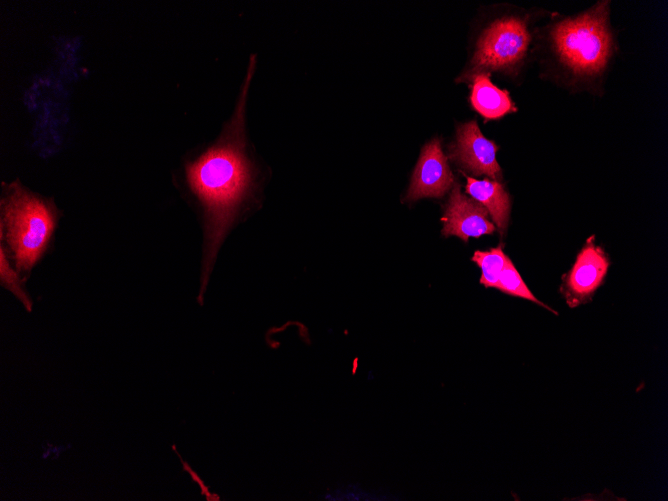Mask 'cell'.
<instances>
[{
	"mask_svg": "<svg viewBox=\"0 0 668 501\" xmlns=\"http://www.w3.org/2000/svg\"><path fill=\"white\" fill-rule=\"evenodd\" d=\"M255 68L251 58L239 101L231 120L217 142L186 165V180L204 212L203 286L217 252L237 212L249 195L255 178L246 154L245 104L249 82Z\"/></svg>",
	"mask_w": 668,
	"mask_h": 501,
	"instance_id": "obj_1",
	"label": "cell"
},
{
	"mask_svg": "<svg viewBox=\"0 0 668 501\" xmlns=\"http://www.w3.org/2000/svg\"><path fill=\"white\" fill-rule=\"evenodd\" d=\"M19 273L17 272L16 268L11 265L10 260L8 258V252L7 249L4 247V243L1 241L0 245V279H1V284L11 291L17 299L21 301V303L24 305V307L28 310L31 311L32 309V301L26 294L24 288H23V282L20 279Z\"/></svg>",
	"mask_w": 668,
	"mask_h": 501,
	"instance_id": "obj_13",
	"label": "cell"
},
{
	"mask_svg": "<svg viewBox=\"0 0 668 501\" xmlns=\"http://www.w3.org/2000/svg\"><path fill=\"white\" fill-rule=\"evenodd\" d=\"M496 289L505 294L535 302L539 306L553 312L554 314H558L556 311L551 309L548 305L544 304L534 296L509 258L507 259L506 264L499 276Z\"/></svg>",
	"mask_w": 668,
	"mask_h": 501,
	"instance_id": "obj_12",
	"label": "cell"
},
{
	"mask_svg": "<svg viewBox=\"0 0 668 501\" xmlns=\"http://www.w3.org/2000/svg\"><path fill=\"white\" fill-rule=\"evenodd\" d=\"M454 184V176L449 168L439 139L427 143L422 151L407 192V200L425 197H441Z\"/></svg>",
	"mask_w": 668,
	"mask_h": 501,
	"instance_id": "obj_8",
	"label": "cell"
},
{
	"mask_svg": "<svg viewBox=\"0 0 668 501\" xmlns=\"http://www.w3.org/2000/svg\"><path fill=\"white\" fill-rule=\"evenodd\" d=\"M466 192L482 204L503 235L509 221L511 202L504 186L496 180L467 177Z\"/></svg>",
	"mask_w": 668,
	"mask_h": 501,
	"instance_id": "obj_10",
	"label": "cell"
},
{
	"mask_svg": "<svg viewBox=\"0 0 668 501\" xmlns=\"http://www.w3.org/2000/svg\"><path fill=\"white\" fill-rule=\"evenodd\" d=\"M1 238L8 245L18 273L28 274L45 253L58 220L55 205L20 182L3 184Z\"/></svg>",
	"mask_w": 668,
	"mask_h": 501,
	"instance_id": "obj_2",
	"label": "cell"
},
{
	"mask_svg": "<svg viewBox=\"0 0 668 501\" xmlns=\"http://www.w3.org/2000/svg\"><path fill=\"white\" fill-rule=\"evenodd\" d=\"M530 41L531 35L524 18L510 16L494 21L477 42L470 75L516 70L524 61Z\"/></svg>",
	"mask_w": 668,
	"mask_h": 501,
	"instance_id": "obj_4",
	"label": "cell"
},
{
	"mask_svg": "<svg viewBox=\"0 0 668 501\" xmlns=\"http://www.w3.org/2000/svg\"><path fill=\"white\" fill-rule=\"evenodd\" d=\"M609 2L566 18L551 30V47L558 63L577 78L602 74L614 52L609 25Z\"/></svg>",
	"mask_w": 668,
	"mask_h": 501,
	"instance_id": "obj_3",
	"label": "cell"
},
{
	"mask_svg": "<svg viewBox=\"0 0 668 501\" xmlns=\"http://www.w3.org/2000/svg\"><path fill=\"white\" fill-rule=\"evenodd\" d=\"M470 102L485 119H498L517 111L508 91L495 86L487 73L473 77Z\"/></svg>",
	"mask_w": 668,
	"mask_h": 501,
	"instance_id": "obj_9",
	"label": "cell"
},
{
	"mask_svg": "<svg viewBox=\"0 0 668 501\" xmlns=\"http://www.w3.org/2000/svg\"><path fill=\"white\" fill-rule=\"evenodd\" d=\"M508 257L504 254L502 245L487 251L474 252L472 261L481 268L480 283L486 288H496L499 276Z\"/></svg>",
	"mask_w": 668,
	"mask_h": 501,
	"instance_id": "obj_11",
	"label": "cell"
},
{
	"mask_svg": "<svg viewBox=\"0 0 668 501\" xmlns=\"http://www.w3.org/2000/svg\"><path fill=\"white\" fill-rule=\"evenodd\" d=\"M609 264L605 251L594 243V236L589 238L572 268L562 276L560 292L570 308L591 301L605 280Z\"/></svg>",
	"mask_w": 668,
	"mask_h": 501,
	"instance_id": "obj_5",
	"label": "cell"
},
{
	"mask_svg": "<svg viewBox=\"0 0 668 501\" xmlns=\"http://www.w3.org/2000/svg\"><path fill=\"white\" fill-rule=\"evenodd\" d=\"M444 236H457L467 242L468 238H478L495 232V225L489 220L486 208L472 197H467L454 183L443 216Z\"/></svg>",
	"mask_w": 668,
	"mask_h": 501,
	"instance_id": "obj_7",
	"label": "cell"
},
{
	"mask_svg": "<svg viewBox=\"0 0 668 501\" xmlns=\"http://www.w3.org/2000/svg\"><path fill=\"white\" fill-rule=\"evenodd\" d=\"M497 150V145L484 137L477 123L469 121L457 128L455 142L449 148V155L463 170L499 181L502 178V170L496 160Z\"/></svg>",
	"mask_w": 668,
	"mask_h": 501,
	"instance_id": "obj_6",
	"label": "cell"
}]
</instances>
